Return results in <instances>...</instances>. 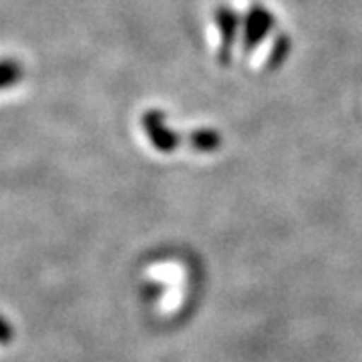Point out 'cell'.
I'll return each instance as SVG.
<instances>
[{
    "label": "cell",
    "mask_w": 362,
    "mask_h": 362,
    "mask_svg": "<svg viewBox=\"0 0 362 362\" xmlns=\"http://www.w3.org/2000/svg\"><path fill=\"white\" fill-rule=\"evenodd\" d=\"M14 78H18V66L8 65V63H0V85L13 83Z\"/></svg>",
    "instance_id": "1"
}]
</instances>
